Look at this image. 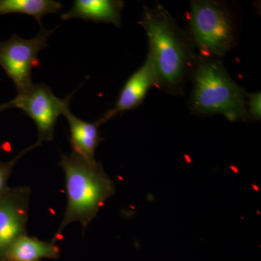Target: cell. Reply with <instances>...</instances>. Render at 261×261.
Segmentation results:
<instances>
[{
  "label": "cell",
  "mask_w": 261,
  "mask_h": 261,
  "mask_svg": "<svg viewBox=\"0 0 261 261\" xmlns=\"http://www.w3.org/2000/svg\"><path fill=\"white\" fill-rule=\"evenodd\" d=\"M157 84V76L150 57L147 55L143 65L128 79L123 86L115 107L106 113L97 123L102 124L123 111L138 107L152 86Z\"/></svg>",
  "instance_id": "ba28073f"
},
{
  "label": "cell",
  "mask_w": 261,
  "mask_h": 261,
  "mask_svg": "<svg viewBox=\"0 0 261 261\" xmlns=\"http://www.w3.org/2000/svg\"><path fill=\"white\" fill-rule=\"evenodd\" d=\"M190 31L201 56L220 59L235 44L236 30L232 15L215 1L191 2Z\"/></svg>",
  "instance_id": "277c9868"
},
{
  "label": "cell",
  "mask_w": 261,
  "mask_h": 261,
  "mask_svg": "<svg viewBox=\"0 0 261 261\" xmlns=\"http://www.w3.org/2000/svg\"><path fill=\"white\" fill-rule=\"evenodd\" d=\"M59 166L64 171L68 203L56 238L68 224L80 222L84 229L97 216L109 197L116 193L114 182L102 165L90 162L72 151L62 154Z\"/></svg>",
  "instance_id": "7a4b0ae2"
},
{
  "label": "cell",
  "mask_w": 261,
  "mask_h": 261,
  "mask_svg": "<svg viewBox=\"0 0 261 261\" xmlns=\"http://www.w3.org/2000/svg\"><path fill=\"white\" fill-rule=\"evenodd\" d=\"M142 27L149 42L157 85L170 92L181 90L195 65L191 44L172 15L161 5L144 10Z\"/></svg>",
  "instance_id": "6da1fadb"
},
{
  "label": "cell",
  "mask_w": 261,
  "mask_h": 261,
  "mask_svg": "<svg viewBox=\"0 0 261 261\" xmlns=\"http://www.w3.org/2000/svg\"><path fill=\"white\" fill-rule=\"evenodd\" d=\"M70 97L61 99L45 84H33L27 90L18 93L11 102L13 108L22 110L36 123L37 142L41 145L44 141L53 140L57 120L69 108Z\"/></svg>",
  "instance_id": "8992f818"
},
{
  "label": "cell",
  "mask_w": 261,
  "mask_h": 261,
  "mask_svg": "<svg viewBox=\"0 0 261 261\" xmlns=\"http://www.w3.org/2000/svg\"><path fill=\"white\" fill-rule=\"evenodd\" d=\"M40 145L39 143L36 142L34 145L31 146V147L24 149L18 155L15 156L14 159H11L9 161H6V162L0 161V198L10 189L8 185V181H9L10 176H11L12 173H13V168H14L16 163L29 150Z\"/></svg>",
  "instance_id": "4fadbf2b"
},
{
  "label": "cell",
  "mask_w": 261,
  "mask_h": 261,
  "mask_svg": "<svg viewBox=\"0 0 261 261\" xmlns=\"http://www.w3.org/2000/svg\"><path fill=\"white\" fill-rule=\"evenodd\" d=\"M30 193L27 187H10L0 198V261H8L10 247L27 234Z\"/></svg>",
  "instance_id": "52a82bcc"
},
{
  "label": "cell",
  "mask_w": 261,
  "mask_h": 261,
  "mask_svg": "<svg viewBox=\"0 0 261 261\" xmlns=\"http://www.w3.org/2000/svg\"><path fill=\"white\" fill-rule=\"evenodd\" d=\"M60 251V247L53 243L25 234L10 247L7 259L8 261H39L42 258H57L59 257Z\"/></svg>",
  "instance_id": "8fae6325"
},
{
  "label": "cell",
  "mask_w": 261,
  "mask_h": 261,
  "mask_svg": "<svg viewBox=\"0 0 261 261\" xmlns=\"http://www.w3.org/2000/svg\"><path fill=\"white\" fill-rule=\"evenodd\" d=\"M246 100L247 110L249 116L255 119L260 120L261 117V95L260 92L250 94L247 96Z\"/></svg>",
  "instance_id": "5bb4252c"
},
{
  "label": "cell",
  "mask_w": 261,
  "mask_h": 261,
  "mask_svg": "<svg viewBox=\"0 0 261 261\" xmlns=\"http://www.w3.org/2000/svg\"><path fill=\"white\" fill-rule=\"evenodd\" d=\"M70 127V145L73 152L80 154L90 162H94L95 150L102 139L98 130L97 122L88 123L77 118L69 108L63 113Z\"/></svg>",
  "instance_id": "30bf717a"
},
{
  "label": "cell",
  "mask_w": 261,
  "mask_h": 261,
  "mask_svg": "<svg viewBox=\"0 0 261 261\" xmlns=\"http://www.w3.org/2000/svg\"><path fill=\"white\" fill-rule=\"evenodd\" d=\"M123 1L116 0H75L68 13H63L61 18L68 20L82 18L94 22H105L120 27Z\"/></svg>",
  "instance_id": "9c48e42d"
},
{
  "label": "cell",
  "mask_w": 261,
  "mask_h": 261,
  "mask_svg": "<svg viewBox=\"0 0 261 261\" xmlns=\"http://www.w3.org/2000/svg\"><path fill=\"white\" fill-rule=\"evenodd\" d=\"M192 108L200 115H223L231 121L250 119L246 94L219 59L200 56L194 68Z\"/></svg>",
  "instance_id": "3957f363"
},
{
  "label": "cell",
  "mask_w": 261,
  "mask_h": 261,
  "mask_svg": "<svg viewBox=\"0 0 261 261\" xmlns=\"http://www.w3.org/2000/svg\"><path fill=\"white\" fill-rule=\"evenodd\" d=\"M63 7L53 0H0V15L20 13L34 17L42 27L44 15L56 13Z\"/></svg>",
  "instance_id": "7c38bea8"
},
{
  "label": "cell",
  "mask_w": 261,
  "mask_h": 261,
  "mask_svg": "<svg viewBox=\"0 0 261 261\" xmlns=\"http://www.w3.org/2000/svg\"><path fill=\"white\" fill-rule=\"evenodd\" d=\"M40 28V32L33 39H25L14 34L5 42H0V66L13 81L18 93L34 84L32 71L39 66L38 55L48 47V39L55 31Z\"/></svg>",
  "instance_id": "5b68a950"
},
{
  "label": "cell",
  "mask_w": 261,
  "mask_h": 261,
  "mask_svg": "<svg viewBox=\"0 0 261 261\" xmlns=\"http://www.w3.org/2000/svg\"><path fill=\"white\" fill-rule=\"evenodd\" d=\"M10 108H13L11 101L6 103H3V104H0V113L6 111V110L10 109Z\"/></svg>",
  "instance_id": "9a60e30c"
}]
</instances>
